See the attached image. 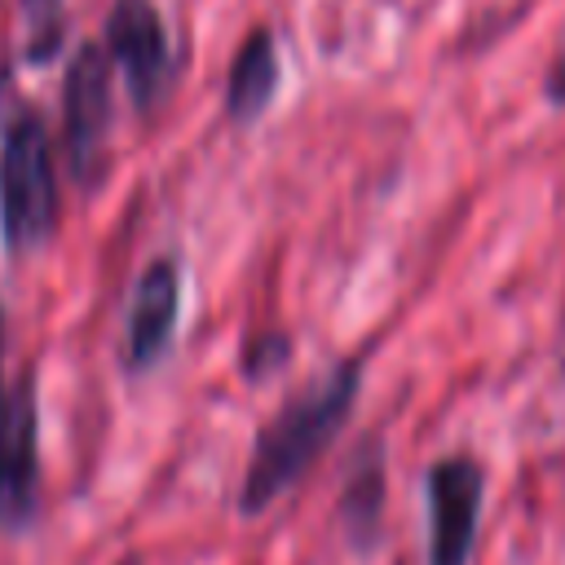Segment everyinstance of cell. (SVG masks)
I'll list each match as a JSON object with an SVG mask.
<instances>
[{
    "label": "cell",
    "mask_w": 565,
    "mask_h": 565,
    "mask_svg": "<svg viewBox=\"0 0 565 565\" xmlns=\"http://www.w3.org/2000/svg\"><path fill=\"white\" fill-rule=\"evenodd\" d=\"M358 388H362V362L349 358V362L331 366L313 388L291 397L256 433V446H252V459H247V477H243V494H238L243 516L265 512L282 490H291L309 472V463L331 446V437L349 419Z\"/></svg>",
    "instance_id": "cell-1"
},
{
    "label": "cell",
    "mask_w": 565,
    "mask_h": 565,
    "mask_svg": "<svg viewBox=\"0 0 565 565\" xmlns=\"http://www.w3.org/2000/svg\"><path fill=\"white\" fill-rule=\"evenodd\" d=\"M0 207L4 234L13 247H40L57 221V181H53V146L40 115H18L4 132L0 150Z\"/></svg>",
    "instance_id": "cell-2"
},
{
    "label": "cell",
    "mask_w": 565,
    "mask_h": 565,
    "mask_svg": "<svg viewBox=\"0 0 565 565\" xmlns=\"http://www.w3.org/2000/svg\"><path fill=\"white\" fill-rule=\"evenodd\" d=\"M40 455H35V384L31 375L0 393V534H22L35 521Z\"/></svg>",
    "instance_id": "cell-3"
},
{
    "label": "cell",
    "mask_w": 565,
    "mask_h": 565,
    "mask_svg": "<svg viewBox=\"0 0 565 565\" xmlns=\"http://www.w3.org/2000/svg\"><path fill=\"white\" fill-rule=\"evenodd\" d=\"M110 57L93 44H84L62 84V119H66V154L79 181H88L102 168L106 132H110Z\"/></svg>",
    "instance_id": "cell-4"
},
{
    "label": "cell",
    "mask_w": 565,
    "mask_h": 565,
    "mask_svg": "<svg viewBox=\"0 0 565 565\" xmlns=\"http://www.w3.org/2000/svg\"><path fill=\"white\" fill-rule=\"evenodd\" d=\"M486 477L472 459L450 455L428 472V565H468Z\"/></svg>",
    "instance_id": "cell-5"
},
{
    "label": "cell",
    "mask_w": 565,
    "mask_h": 565,
    "mask_svg": "<svg viewBox=\"0 0 565 565\" xmlns=\"http://www.w3.org/2000/svg\"><path fill=\"white\" fill-rule=\"evenodd\" d=\"M106 44L110 57L124 66L137 106H146L168 75V35L159 9L150 0H115L106 18Z\"/></svg>",
    "instance_id": "cell-6"
},
{
    "label": "cell",
    "mask_w": 565,
    "mask_h": 565,
    "mask_svg": "<svg viewBox=\"0 0 565 565\" xmlns=\"http://www.w3.org/2000/svg\"><path fill=\"white\" fill-rule=\"evenodd\" d=\"M177 305H181V274L172 260H154L141 274L128 305V340H124L128 371H146L163 358L177 327Z\"/></svg>",
    "instance_id": "cell-7"
},
{
    "label": "cell",
    "mask_w": 565,
    "mask_h": 565,
    "mask_svg": "<svg viewBox=\"0 0 565 565\" xmlns=\"http://www.w3.org/2000/svg\"><path fill=\"white\" fill-rule=\"evenodd\" d=\"M278 93V53H274V35L260 26L243 40V49L230 62V79H225V110L238 124H252L256 115H265V106Z\"/></svg>",
    "instance_id": "cell-8"
},
{
    "label": "cell",
    "mask_w": 565,
    "mask_h": 565,
    "mask_svg": "<svg viewBox=\"0 0 565 565\" xmlns=\"http://www.w3.org/2000/svg\"><path fill=\"white\" fill-rule=\"evenodd\" d=\"M380 508H384V468H380V459L371 455V459H362V463L353 468V477L344 481L340 508H335L340 530H344V539H349L353 547L366 552V547L375 543Z\"/></svg>",
    "instance_id": "cell-9"
},
{
    "label": "cell",
    "mask_w": 565,
    "mask_h": 565,
    "mask_svg": "<svg viewBox=\"0 0 565 565\" xmlns=\"http://www.w3.org/2000/svg\"><path fill=\"white\" fill-rule=\"evenodd\" d=\"M287 358H291V340H287V335H278V331H269V335L252 340V349H247V375H252V380L274 375Z\"/></svg>",
    "instance_id": "cell-10"
},
{
    "label": "cell",
    "mask_w": 565,
    "mask_h": 565,
    "mask_svg": "<svg viewBox=\"0 0 565 565\" xmlns=\"http://www.w3.org/2000/svg\"><path fill=\"white\" fill-rule=\"evenodd\" d=\"M547 97H552L556 106H565V40H561V53H556V62H552V71H547Z\"/></svg>",
    "instance_id": "cell-11"
},
{
    "label": "cell",
    "mask_w": 565,
    "mask_h": 565,
    "mask_svg": "<svg viewBox=\"0 0 565 565\" xmlns=\"http://www.w3.org/2000/svg\"><path fill=\"white\" fill-rule=\"evenodd\" d=\"M0 362H4V313H0ZM4 393V388H0Z\"/></svg>",
    "instance_id": "cell-12"
},
{
    "label": "cell",
    "mask_w": 565,
    "mask_h": 565,
    "mask_svg": "<svg viewBox=\"0 0 565 565\" xmlns=\"http://www.w3.org/2000/svg\"><path fill=\"white\" fill-rule=\"evenodd\" d=\"M26 4H44V0H26Z\"/></svg>",
    "instance_id": "cell-13"
},
{
    "label": "cell",
    "mask_w": 565,
    "mask_h": 565,
    "mask_svg": "<svg viewBox=\"0 0 565 565\" xmlns=\"http://www.w3.org/2000/svg\"><path fill=\"white\" fill-rule=\"evenodd\" d=\"M124 565H137V561H124Z\"/></svg>",
    "instance_id": "cell-14"
}]
</instances>
